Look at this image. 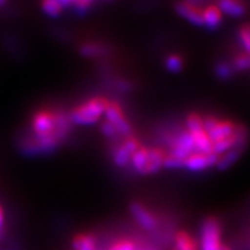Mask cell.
Returning a JSON list of instances; mask_svg holds the SVG:
<instances>
[{
    "label": "cell",
    "mask_w": 250,
    "mask_h": 250,
    "mask_svg": "<svg viewBox=\"0 0 250 250\" xmlns=\"http://www.w3.org/2000/svg\"><path fill=\"white\" fill-rule=\"evenodd\" d=\"M130 212L136 219V221L146 230H152L158 225L155 217L139 202L132 203L130 207Z\"/></svg>",
    "instance_id": "30bf717a"
},
{
    "label": "cell",
    "mask_w": 250,
    "mask_h": 250,
    "mask_svg": "<svg viewBox=\"0 0 250 250\" xmlns=\"http://www.w3.org/2000/svg\"><path fill=\"white\" fill-rule=\"evenodd\" d=\"M106 120L108 123H111L113 126L118 131L119 135L122 136H129L132 131L131 125L125 117L121 106L116 103H109L106 111L104 113Z\"/></svg>",
    "instance_id": "5b68a950"
},
{
    "label": "cell",
    "mask_w": 250,
    "mask_h": 250,
    "mask_svg": "<svg viewBox=\"0 0 250 250\" xmlns=\"http://www.w3.org/2000/svg\"><path fill=\"white\" fill-rule=\"evenodd\" d=\"M173 250H198L194 240L187 232L181 231L176 234Z\"/></svg>",
    "instance_id": "e0dca14e"
},
{
    "label": "cell",
    "mask_w": 250,
    "mask_h": 250,
    "mask_svg": "<svg viewBox=\"0 0 250 250\" xmlns=\"http://www.w3.org/2000/svg\"><path fill=\"white\" fill-rule=\"evenodd\" d=\"M241 152L242 149H240V148H232V149L226 151L221 156H219L216 166L219 170H226L230 168L240 159Z\"/></svg>",
    "instance_id": "9a60e30c"
},
{
    "label": "cell",
    "mask_w": 250,
    "mask_h": 250,
    "mask_svg": "<svg viewBox=\"0 0 250 250\" xmlns=\"http://www.w3.org/2000/svg\"><path fill=\"white\" fill-rule=\"evenodd\" d=\"M175 12L191 24L203 26L202 10L192 2H179L175 5Z\"/></svg>",
    "instance_id": "9c48e42d"
},
{
    "label": "cell",
    "mask_w": 250,
    "mask_h": 250,
    "mask_svg": "<svg viewBox=\"0 0 250 250\" xmlns=\"http://www.w3.org/2000/svg\"><path fill=\"white\" fill-rule=\"evenodd\" d=\"M67 7L66 1H56V0H50V1L42 2V10L46 15L50 17H58Z\"/></svg>",
    "instance_id": "ac0fdd59"
},
{
    "label": "cell",
    "mask_w": 250,
    "mask_h": 250,
    "mask_svg": "<svg viewBox=\"0 0 250 250\" xmlns=\"http://www.w3.org/2000/svg\"><path fill=\"white\" fill-rule=\"evenodd\" d=\"M136 250H140V249H136Z\"/></svg>",
    "instance_id": "4dcf8cb0"
},
{
    "label": "cell",
    "mask_w": 250,
    "mask_h": 250,
    "mask_svg": "<svg viewBox=\"0 0 250 250\" xmlns=\"http://www.w3.org/2000/svg\"><path fill=\"white\" fill-rule=\"evenodd\" d=\"M3 3H4V2H0V5H1V4H3Z\"/></svg>",
    "instance_id": "f546056e"
},
{
    "label": "cell",
    "mask_w": 250,
    "mask_h": 250,
    "mask_svg": "<svg viewBox=\"0 0 250 250\" xmlns=\"http://www.w3.org/2000/svg\"><path fill=\"white\" fill-rule=\"evenodd\" d=\"M215 72L218 78H220L222 81H228L233 74V68L229 62H221L217 64L215 68Z\"/></svg>",
    "instance_id": "7402d4cb"
},
{
    "label": "cell",
    "mask_w": 250,
    "mask_h": 250,
    "mask_svg": "<svg viewBox=\"0 0 250 250\" xmlns=\"http://www.w3.org/2000/svg\"><path fill=\"white\" fill-rule=\"evenodd\" d=\"M101 131H103L104 134L108 138H113V137H116V136L119 135L118 131L116 130V128L113 126L111 123H108L107 121H104L103 123V126H101Z\"/></svg>",
    "instance_id": "4316f807"
},
{
    "label": "cell",
    "mask_w": 250,
    "mask_h": 250,
    "mask_svg": "<svg viewBox=\"0 0 250 250\" xmlns=\"http://www.w3.org/2000/svg\"><path fill=\"white\" fill-rule=\"evenodd\" d=\"M2 223H3V213H2L1 208H0V228L2 226Z\"/></svg>",
    "instance_id": "83f0119b"
},
{
    "label": "cell",
    "mask_w": 250,
    "mask_h": 250,
    "mask_svg": "<svg viewBox=\"0 0 250 250\" xmlns=\"http://www.w3.org/2000/svg\"><path fill=\"white\" fill-rule=\"evenodd\" d=\"M218 7L222 14L230 16L233 18H240L246 13V6L242 2L234 1V0L220 1L218 3Z\"/></svg>",
    "instance_id": "5bb4252c"
},
{
    "label": "cell",
    "mask_w": 250,
    "mask_h": 250,
    "mask_svg": "<svg viewBox=\"0 0 250 250\" xmlns=\"http://www.w3.org/2000/svg\"><path fill=\"white\" fill-rule=\"evenodd\" d=\"M232 68L238 71H245V70L250 69V57L246 53L239 54L233 61Z\"/></svg>",
    "instance_id": "cb8c5ba5"
},
{
    "label": "cell",
    "mask_w": 250,
    "mask_h": 250,
    "mask_svg": "<svg viewBox=\"0 0 250 250\" xmlns=\"http://www.w3.org/2000/svg\"><path fill=\"white\" fill-rule=\"evenodd\" d=\"M165 67L171 73H178L184 68V60L178 54H170L165 60Z\"/></svg>",
    "instance_id": "d6986e66"
},
{
    "label": "cell",
    "mask_w": 250,
    "mask_h": 250,
    "mask_svg": "<svg viewBox=\"0 0 250 250\" xmlns=\"http://www.w3.org/2000/svg\"><path fill=\"white\" fill-rule=\"evenodd\" d=\"M104 46L96 43L83 44L81 48L82 53L85 57H97L104 52Z\"/></svg>",
    "instance_id": "44dd1931"
},
{
    "label": "cell",
    "mask_w": 250,
    "mask_h": 250,
    "mask_svg": "<svg viewBox=\"0 0 250 250\" xmlns=\"http://www.w3.org/2000/svg\"><path fill=\"white\" fill-rule=\"evenodd\" d=\"M186 123L188 127L187 130L189 132H194L203 129V118L196 113H192L188 116Z\"/></svg>",
    "instance_id": "ffe728a7"
},
{
    "label": "cell",
    "mask_w": 250,
    "mask_h": 250,
    "mask_svg": "<svg viewBox=\"0 0 250 250\" xmlns=\"http://www.w3.org/2000/svg\"><path fill=\"white\" fill-rule=\"evenodd\" d=\"M141 146L139 141L134 137H128L124 142L117 147V149L114 151L113 161L117 166L124 167L127 165L128 162L131 161L132 155L139 149Z\"/></svg>",
    "instance_id": "ba28073f"
},
{
    "label": "cell",
    "mask_w": 250,
    "mask_h": 250,
    "mask_svg": "<svg viewBox=\"0 0 250 250\" xmlns=\"http://www.w3.org/2000/svg\"><path fill=\"white\" fill-rule=\"evenodd\" d=\"M203 26L209 30H215L220 26L222 22V13L218 5L210 4L202 11Z\"/></svg>",
    "instance_id": "8fae6325"
},
{
    "label": "cell",
    "mask_w": 250,
    "mask_h": 250,
    "mask_svg": "<svg viewBox=\"0 0 250 250\" xmlns=\"http://www.w3.org/2000/svg\"><path fill=\"white\" fill-rule=\"evenodd\" d=\"M221 229L215 218H208L201 225L200 250H220Z\"/></svg>",
    "instance_id": "3957f363"
},
{
    "label": "cell",
    "mask_w": 250,
    "mask_h": 250,
    "mask_svg": "<svg viewBox=\"0 0 250 250\" xmlns=\"http://www.w3.org/2000/svg\"><path fill=\"white\" fill-rule=\"evenodd\" d=\"M194 152H196V148H195L190 132L188 130L179 132L175 137L173 142H172L170 153L186 161V159L189 158V156Z\"/></svg>",
    "instance_id": "52a82bcc"
},
{
    "label": "cell",
    "mask_w": 250,
    "mask_h": 250,
    "mask_svg": "<svg viewBox=\"0 0 250 250\" xmlns=\"http://www.w3.org/2000/svg\"><path fill=\"white\" fill-rule=\"evenodd\" d=\"M190 134L192 136L195 148H196V152H203V153L213 152V142L212 140L209 139L205 128L198 131L190 132Z\"/></svg>",
    "instance_id": "4fadbf2b"
},
{
    "label": "cell",
    "mask_w": 250,
    "mask_h": 250,
    "mask_svg": "<svg viewBox=\"0 0 250 250\" xmlns=\"http://www.w3.org/2000/svg\"><path fill=\"white\" fill-rule=\"evenodd\" d=\"M220 250H231L230 248H229L228 246H224V245H222V247L220 248Z\"/></svg>",
    "instance_id": "f1b7e54d"
},
{
    "label": "cell",
    "mask_w": 250,
    "mask_h": 250,
    "mask_svg": "<svg viewBox=\"0 0 250 250\" xmlns=\"http://www.w3.org/2000/svg\"><path fill=\"white\" fill-rule=\"evenodd\" d=\"M166 158V153L158 148H152L148 151V161L144 169L143 175L153 174L163 168L164 160Z\"/></svg>",
    "instance_id": "7c38bea8"
},
{
    "label": "cell",
    "mask_w": 250,
    "mask_h": 250,
    "mask_svg": "<svg viewBox=\"0 0 250 250\" xmlns=\"http://www.w3.org/2000/svg\"><path fill=\"white\" fill-rule=\"evenodd\" d=\"M239 39L246 54L250 57V24H245L239 29Z\"/></svg>",
    "instance_id": "603a6c76"
},
{
    "label": "cell",
    "mask_w": 250,
    "mask_h": 250,
    "mask_svg": "<svg viewBox=\"0 0 250 250\" xmlns=\"http://www.w3.org/2000/svg\"><path fill=\"white\" fill-rule=\"evenodd\" d=\"M109 101L103 97L96 96L77 105L70 114V120L75 124L90 125L96 123L100 117L104 115Z\"/></svg>",
    "instance_id": "7a4b0ae2"
},
{
    "label": "cell",
    "mask_w": 250,
    "mask_h": 250,
    "mask_svg": "<svg viewBox=\"0 0 250 250\" xmlns=\"http://www.w3.org/2000/svg\"><path fill=\"white\" fill-rule=\"evenodd\" d=\"M74 250H97L96 242L91 234H80L73 240Z\"/></svg>",
    "instance_id": "2e32d148"
},
{
    "label": "cell",
    "mask_w": 250,
    "mask_h": 250,
    "mask_svg": "<svg viewBox=\"0 0 250 250\" xmlns=\"http://www.w3.org/2000/svg\"><path fill=\"white\" fill-rule=\"evenodd\" d=\"M70 118L59 111L41 109L31 119L30 137L23 140V149L29 152H44L56 149L70 128Z\"/></svg>",
    "instance_id": "6da1fadb"
},
{
    "label": "cell",
    "mask_w": 250,
    "mask_h": 250,
    "mask_svg": "<svg viewBox=\"0 0 250 250\" xmlns=\"http://www.w3.org/2000/svg\"><path fill=\"white\" fill-rule=\"evenodd\" d=\"M136 249L137 248H136V245L134 244V242L124 240L114 244L109 250H136Z\"/></svg>",
    "instance_id": "484cf974"
},
{
    "label": "cell",
    "mask_w": 250,
    "mask_h": 250,
    "mask_svg": "<svg viewBox=\"0 0 250 250\" xmlns=\"http://www.w3.org/2000/svg\"><path fill=\"white\" fill-rule=\"evenodd\" d=\"M219 156L220 155H218L214 152H194L189 156V158L186 159L184 168L192 172L203 171L208 168L216 166L219 160Z\"/></svg>",
    "instance_id": "8992f818"
},
{
    "label": "cell",
    "mask_w": 250,
    "mask_h": 250,
    "mask_svg": "<svg viewBox=\"0 0 250 250\" xmlns=\"http://www.w3.org/2000/svg\"><path fill=\"white\" fill-rule=\"evenodd\" d=\"M163 167L168 168V169H178V168H184L185 167V161L177 158V156L173 154H166V158L164 160V165Z\"/></svg>",
    "instance_id": "d4e9b609"
},
{
    "label": "cell",
    "mask_w": 250,
    "mask_h": 250,
    "mask_svg": "<svg viewBox=\"0 0 250 250\" xmlns=\"http://www.w3.org/2000/svg\"><path fill=\"white\" fill-rule=\"evenodd\" d=\"M203 128L212 142L216 143L231 137L234 134L236 124L229 120H218L214 117H207L203 119Z\"/></svg>",
    "instance_id": "277c9868"
}]
</instances>
